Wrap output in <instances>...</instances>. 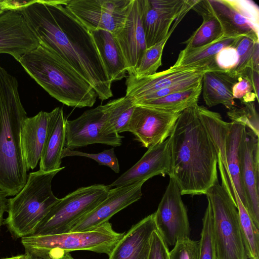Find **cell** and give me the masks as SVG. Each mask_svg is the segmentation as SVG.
I'll use <instances>...</instances> for the list:
<instances>
[{
    "label": "cell",
    "mask_w": 259,
    "mask_h": 259,
    "mask_svg": "<svg viewBox=\"0 0 259 259\" xmlns=\"http://www.w3.org/2000/svg\"><path fill=\"white\" fill-rule=\"evenodd\" d=\"M74 156L85 157L93 159L100 165L109 167L116 173H119L120 171L119 162L115 154L114 148L105 150L98 153H89L74 151L66 147L64 148L62 155V158Z\"/></svg>",
    "instance_id": "36"
},
{
    "label": "cell",
    "mask_w": 259,
    "mask_h": 259,
    "mask_svg": "<svg viewBox=\"0 0 259 259\" xmlns=\"http://www.w3.org/2000/svg\"><path fill=\"white\" fill-rule=\"evenodd\" d=\"M155 230L153 213L124 233L108 255V259H148L151 236Z\"/></svg>",
    "instance_id": "21"
},
{
    "label": "cell",
    "mask_w": 259,
    "mask_h": 259,
    "mask_svg": "<svg viewBox=\"0 0 259 259\" xmlns=\"http://www.w3.org/2000/svg\"><path fill=\"white\" fill-rule=\"evenodd\" d=\"M169 37L155 44L144 52L136 69L134 76L141 78L152 75L156 73L162 64V56L164 47Z\"/></svg>",
    "instance_id": "32"
},
{
    "label": "cell",
    "mask_w": 259,
    "mask_h": 259,
    "mask_svg": "<svg viewBox=\"0 0 259 259\" xmlns=\"http://www.w3.org/2000/svg\"><path fill=\"white\" fill-rule=\"evenodd\" d=\"M170 152L169 140L148 149L142 158L109 186L118 187L146 182L155 176L168 175Z\"/></svg>",
    "instance_id": "20"
},
{
    "label": "cell",
    "mask_w": 259,
    "mask_h": 259,
    "mask_svg": "<svg viewBox=\"0 0 259 259\" xmlns=\"http://www.w3.org/2000/svg\"><path fill=\"white\" fill-rule=\"evenodd\" d=\"M70 255V254L69 252H64L58 254L52 257L51 259H69Z\"/></svg>",
    "instance_id": "45"
},
{
    "label": "cell",
    "mask_w": 259,
    "mask_h": 259,
    "mask_svg": "<svg viewBox=\"0 0 259 259\" xmlns=\"http://www.w3.org/2000/svg\"><path fill=\"white\" fill-rule=\"evenodd\" d=\"M238 78L232 71L215 69L205 72L201 80V93L206 105L211 107L222 104L229 110L235 107L232 89Z\"/></svg>",
    "instance_id": "23"
},
{
    "label": "cell",
    "mask_w": 259,
    "mask_h": 259,
    "mask_svg": "<svg viewBox=\"0 0 259 259\" xmlns=\"http://www.w3.org/2000/svg\"><path fill=\"white\" fill-rule=\"evenodd\" d=\"M29 258H30V256L28 254L25 253L23 254H20V255H18L10 257L3 258H0V259H29Z\"/></svg>",
    "instance_id": "46"
},
{
    "label": "cell",
    "mask_w": 259,
    "mask_h": 259,
    "mask_svg": "<svg viewBox=\"0 0 259 259\" xmlns=\"http://www.w3.org/2000/svg\"><path fill=\"white\" fill-rule=\"evenodd\" d=\"M242 36L231 37L223 35L206 45L191 49L182 50L173 68H186L216 64L215 57L223 49L233 46Z\"/></svg>",
    "instance_id": "27"
},
{
    "label": "cell",
    "mask_w": 259,
    "mask_h": 259,
    "mask_svg": "<svg viewBox=\"0 0 259 259\" xmlns=\"http://www.w3.org/2000/svg\"><path fill=\"white\" fill-rule=\"evenodd\" d=\"M245 129L246 126L242 124L230 122L225 143V158L222 162L230 189L232 188L235 189L246 208V196L241 177L239 157V146Z\"/></svg>",
    "instance_id": "25"
},
{
    "label": "cell",
    "mask_w": 259,
    "mask_h": 259,
    "mask_svg": "<svg viewBox=\"0 0 259 259\" xmlns=\"http://www.w3.org/2000/svg\"><path fill=\"white\" fill-rule=\"evenodd\" d=\"M181 195L177 183L169 178L166 190L154 212L157 230L167 246H174L178 241L189 237L187 210Z\"/></svg>",
    "instance_id": "13"
},
{
    "label": "cell",
    "mask_w": 259,
    "mask_h": 259,
    "mask_svg": "<svg viewBox=\"0 0 259 259\" xmlns=\"http://www.w3.org/2000/svg\"><path fill=\"white\" fill-rule=\"evenodd\" d=\"M27 73L52 97L69 107H92L97 95L90 83L67 62L44 46L20 58Z\"/></svg>",
    "instance_id": "4"
},
{
    "label": "cell",
    "mask_w": 259,
    "mask_h": 259,
    "mask_svg": "<svg viewBox=\"0 0 259 259\" xmlns=\"http://www.w3.org/2000/svg\"><path fill=\"white\" fill-rule=\"evenodd\" d=\"M199 247L198 259H218L212 228V212L208 202L202 219Z\"/></svg>",
    "instance_id": "33"
},
{
    "label": "cell",
    "mask_w": 259,
    "mask_h": 259,
    "mask_svg": "<svg viewBox=\"0 0 259 259\" xmlns=\"http://www.w3.org/2000/svg\"><path fill=\"white\" fill-rule=\"evenodd\" d=\"M29 259H42V258H38V257H30V258Z\"/></svg>",
    "instance_id": "47"
},
{
    "label": "cell",
    "mask_w": 259,
    "mask_h": 259,
    "mask_svg": "<svg viewBox=\"0 0 259 259\" xmlns=\"http://www.w3.org/2000/svg\"><path fill=\"white\" fill-rule=\"evenodd\" d=\"M220 22L225 36H248L259 40V8L249 0H198L192 8Z\"/></svg>",
    "instance_id": "9"
},
{
    "label": "cell",
    "mask_w": 259,
    "mask_h": 259,
    "mask_svg": "<svg viewBox=\"0 0 259 259\" xmlns=\"http://www.w3.org/2000/svg\"><path fill=\"white\" fill-rule=\"evenodd\" d=\"M111 188L103 184L80 187L59 199L51 208L32 235L67 233L78 220L107 196Z\"/></svg>",
    "instance_id": "8"
},
{
    "label": "cell",
    "mask_w": 259,
    "mask_h": 259,
    "mask_svg": "<svg viewBox=\"0 0 259 259\" xmlns=\"http://www.w3.org/2000/svg\"><path fill=\"white\" fill-rule=\"evenodd\" d=\"M201 89L202 81L189 89L158 99L142 102L136 105L168 112H181L185 109L198 104Z\"/></svg>",
    "instance_id": "28"
},
{
    "label": "cell",
    "mask_w": 259,
    "mask_h": 259,
    "mask_svg": "<svg viewBox=\"0 0 259 259\" xmlns=\"http://www.w3.org/2000/svg\"><path fill=\"white\" fill-rule=\"evenodd\" d=\"M196 0H143L142 23L147 48L170 37L171 24L192 9Z\"/></svg>",
    "instance_id": "12"
},
{
    "label": "cell",
    "mask_w": 259,
    "mask_h": 259,
    "mask_svg": "<svg viewBox=\"0 0 259 259\" xmlns=\"http://www.w3.org/2000/svg\"><path fill=\"white\" fill-rule=\"evenodd\" d=\"M69 259H74V258H73L72 257V256L70 255V256H69Z\"/></svg>",
    "instance_id": "48"
},
{
    "label": "cell",
    "mask_w": 259,
    "mask_h": 259,
    "mask_svg": "<svg viewBox=\"0 0 259 259\" xmlns=\"http://www.w3.org/2000/svg\"><path fill=\"white\" fill-rule=\"evenodd\" d=\"M259 40L250 36H242L234 45L238 57L234 72L238 76L247 68H250L251 59L255 44Z\"/></svg>",
    "instance_id": "35"
},
{
    "label": "cell",
    "mask_w": 259,
    "mask_h": 259,
    "mask_svg": "<svg viewBox=\"0 0 259 259\" xmlns=\"http://www.w3.org/2000/svg\"><path fill=\"white\" fill-rule=\"evenodd\" d=\"M19 2L0 0V16L9 10H17Z\"/></svg>",
    "instance_id": "43"
},
{
    "label": "cell",
    "mask_w": 259,
    "mask_h": 259,
    "mask_svg": "<svg viewBox=\"0 0 259 259\" xmlns=\"http://www.w3.org/2000/svg\"><path fill=\"white\" fill-rule=\"evenodd\" d=\"M105 106L109 128L118 134L127 132L129 122L136 107L134 102L125 96L110 100Z\"/></svg>",
    "instance_id": "30"
},
{
    "label": "cell",
    "mask_w": 259,
    "mask_h": 259,
    "mask_svg": "<svg viewBox=\"0 0 259 259\" xmlns=\"http://www.w3.org/2000/svg\"><path fill=\"white\" fill-rule=\"evenodd\" d=\"M66 141L65 120L63 109L56 107L49 112L47 134L39 162V170L60 169Z\"/></svg>",
    "instance_id": "22"
},
{
    "label": "cell",
    "mask_w": 259,
    "mask_h": 259,
    "mask_svg": "<svg viewBox=\"0 0 259 259\" xmlns=\"http://www.w3.org/2000/svg\"><path fill=\"white\" fill-rule=\"evenodd\" d=\"M198 104L182 111L168 138L169 178L181 195L206 194L218 180V154L198 116Z\"/></svg>",
    "instance_id": "2"
},
{
    "label": "cell",
    "mask_w": 259,
    "mask_h": 259,
    "mask_svg": "<svg viewBox=\"0 0 259 259\" xmlns=\"http://www.w3.org/2000/svg\"><path fill=\"white\" fill-rule=\"evenodd\" d=\"M145 182L111 188L107 197L71 226L68 232L91 230L108 222L113 215L141 198Z\"/></svg>",
    "instance_id": "16"
},
{
    "label": "cell",
    "mask_w": 259,
    "mask_h": 259,
    "mask_svg": "<svg viewBox=\"0 0 259 259\" xmlns=\"http://www.w3.org/2000/svg\"><path fill=\"white\" fill-rule=\"evenodd\" d=\"M239 157L246 209L259 229V139L246 127L240 144Z\"/></svg>",
    "instance_id": "15"
},
{
    "label": "cell",
    "mask_w": 259,
    "mask_h": 259,
    "mask_svg": "<svg viewBox=\"0 0 259 259\" xmlns=\"http://www.w3.org/2000/svg\"><path fill=\"white\" fill-rule=\"evenodd\" d=\"M67 0L24 2L18 11L39 44L60 56L92 85L102 101L113 96L93 35L68 9Z\"/></svg>",
    "instance_id": "1"
},
{
    "label": "cell",
    "mask_w": 259,
    "mask_h": 259,
    "mask_svg": "<svg viewBox=\"0 0 259 259\" xmlns=\"http://www.w3.org/2000/svg\"><path fill=\"white\" fill-rule=\"evenodd\" d=\"M203 74L174 83L167 88L145 96L136 100L134 103L137 105L142 102L158 99L172 93L191 88L201 82Z\"/></svg>",
    "instance_id": "37"
},
{
    "label": "cell",
    "mask_w": 259,
    "mask_h": 259,
    "mask_svg": "<svg viewBox=\"0 0 259 259\" xmlns=\"http://www.w3.org/2000/svg\"><path fill=\"white\" fill-rule=\"evenodd\" d=\"M168 246L157 230L152 233L148 259H169Z\"/></svg>",
    "instance_id": "41"
},
{
    "label": "cell",
    "mask_w": 259,
    "mask_h": 259,
    "mask_svg": "<svg viewBox=\"0 0 259 259\" xmlns=\"http://www.w3.org/2000/svg\"><path fill=\"white\" fill-rule=\"evenodd\" d=\"M219 69L216 64L186 68L170 67L167 70L141 78L128 74L126 80L125 96L134 102L177 82L203 74L207 71Z\"/></svg>",
    "instance_id": "19"
},
{
    "label": "cell",
    "mask_w": 259,
    "mask_h": 259,
    "mask_svg": "<svg viewBox=\"0 0 259 259\" xmlns=\"http://www.w3.org/2000/svg\"><path fill=\"white\" fill-rule=\"evenodd\" d=\"M124 233L114 231L107 222L91 230L48 235H30L21 240L30 257L50 259L58 254L87 250L109 255Z\"/></svg>",
    "instance_id": "6"
},
{
    "label": "cell",
    "mask_w": 259,
    "mask_h": 259,
    "mask_svg": "<svg viewBox=\"0 0 259 259\" xmlns=\"http://www.w3.org/2000/svg\"><path fill=\"white\" fill-rule=\"evenodd\" d=\"M232 94L234 99H239L241 104L253 102L255 100L258 102L250 81L244 75L238 76L233 87Z\"/></svg>",
    "instance_id": "39"
},
{
    "label": "cell",
    "mask_w": 259,
    "mask_h": 259,
    "mask_svg": "<svg viewBox=\"0 0 259 259\" xmlns=\"http://www.w3.org/2000/svg\"><path fill=\"white\" fill-rule=\"evenodd\" d=\"M231 191L238 210L240 227L247 258L259 259V229L255 225L235 189L232 188Z\"/></svg>",
    "instance_id": "29"
},
{
    "label": "cell",
    "mask_w": 259,
    "mask_h": 259,
    "mask_svg": "<svg viewBox=\"0 0 259 259\" xmlns=\"http://www.w3.org/2000/svg\"><path fill=\"white\" fill-rule=\"evenodd\" d=\"M65 147L71 150L93 144L119 146L123 138L108 127L105 105L87 110L75 119L65 120Z\"/></svg>",
    "instance_id": "10"
},
{
    "label": "cell",
    "mask_w": 259,
    "mask_h": 259,
    "mask_svg": "<svg viewBox=\"0 0 259 259\" xmlns=\"http://www.w3.org/2000/svg\"><path fill=\"white\" fill-rule=\"evenodd\" d=\"M91 32L109 79L112 82L121 80L125 76L127 68L114 35L105 30Z\"/></svg>",
    "instance_id": "26"
},
{
    "label": "cell",
    "mask_w": 259,
    "mask_h": 259,
    "mask_svg": "<svg viewBox=\"0 0 259 259\" xmlns=\"http://www.w3.org/2000/svg\"><path fill=\"white\" fill-rule=\"evenodd\" d=\"M233 46L223 49L216 55L215 62L220 69L228 71L233 70L236 67L238 57Z\"/></svg>",
    "instance_id": "40"
},
{
    "label": "cell",
    "mask_w": 259,
    "mask_h": 259,
    "mask_svg": "<svg viewBox=\"0 0 259 259\" xmlns=\"http://www.w3.org/2000/svg\"><path fill=\"white\" fill-rule=\"evenodd\" d=\"M39 45L19 11L9 10L0 16V54H10L18 61Z\"/></svg>",
    "instance_id": "18"
},
{
    "label": "cell",
    "mask_w": 259,
    "mask_h": 259,
    "mask_svg": "<svg viewBox=\"0 0 259 259\" xmlns=\"http://www.w3.org/2000/svg\"><path fill=\"white\" fill-rule=\"evenodd\" d=\"M199 241L186 238L178 241L169 251V259H198Z\"/></svg>",
    "instance_id": "38"
},
{
    "label": "cell",
    "mask_w": 259,
    "mask_h": 259,
    "mask_svg": "<svg viewBox=\"0 0 259 259\" xmlns=\"http://www.w3.org/2000/svg\"><path fill=\"white\" fill-rule=\"evenodd\" d=\"M132 0H67L68 9L91 31L114 35L123 26Z\"/></svg>",
    "instance_id": "11"
},
{
    "label": "cell",
    "mask_w": 259,
    "mask_h": 259,
    "mask_svg": "<svg viewBox=\"0 0 259 259\" xmlns=\"http://www.w3.org/2000/svg\"><path fill=\"white\" fill-rule=\"evenodd\" d=\"M7 203L8 199L6 198V196L0 192V230L4 222L3 216L4 213L7 210Z\"/></svg>",
    "instance_id": "44"
},
{
    "label": "cell",
    "mask_w": 259,
    "mask_h": 259,
    "mask_svg": "<svg viewBox=\"0 0 259 259\" xmlns=\"http://www.w3.org/2000/svg\"><path fill=\"white\" fill-rule=\"evenodd\" d=\"M143 0H132L124 24L114 36L125 60L128 74H134L147 49L142 23Z\"/></svg>",
    "instance_id": "17"
},
{
    "label": "cell",
    "mask_w": 259,
    "mask_h": 259,
    "mask_svg": "<svg viewBox=\"0 0 259 259\" xmlns=\"http://www.w3.org/2000/svg\"><path fill=\"white\" fill-rule=\"evenodd\" d=\"M181 112L136 105L127 132L132 133L142 146L148 149L169 137Z\"/></svg>",
    "instance_id": "14"
},
{
    "label": "cell",
    "mask_w": 259,
    "mask_h": 259,
    "mask_svg": "<svg viewBox=\"0 0 259 259\" xmlns=\"http://www.w3.org/2000/svg\"><path fill=\"white\" fill-rule=\"evenodd\" d=\"M241 75H244L249 79L253 87V92L257 99L258 100L259 72L251 68H247L242 74L239 76Z\"/></svg>",
    "instance_id": "42"
},
{
    "label": "cell",
    "mask_w": 259,
    "mask_h": 259,
    "mask_svg": "<svg viewBox=\"0 0 259 259\" xmlns=\"http://www.w3.org/2000/svg\"><path fill=\"white\" fill-rule=\"evenodd\" d=\"M26 117L17 80L0 65V192L6 196L16 195L27 180L21 145Z\"/></svg>",
    "instance_id": "3"
},
{
    "label": "cell",
    "mask_w": 259,
    "mask_h": 259,
    "mask_svg": "<svg viewBox=\"0 0 259 259\" xmlns=\"http://www.w3.org/2000/svg\"><path fill=\"white\" fill-rule=\"evenodd\" d=\"M49 112L40 111L31 117H26L21 131V145L27 170L33 169L40 160L45 143Z\"/></svg>",
    "instance_id": "24"
},
{
    "label": "cell",
    "mask_w": 259,
    "mask_h": 259,
    "mask_svg": "<svg viewBox=\"0 0 259 259\" xmlns=\"http://www.w3.org/2000/svg\"><path fill=\"white\" fill-rule=\"evenodd\" d=\"M65 167L52 171L30 172L23 188L8 199V216L4 221L15 239L32 235L42 220L59 198L52 190L54 177Z\"/></svg>",
    "instance_id": "5"
},
{
    "label": "cell",
    "mask_w": 259,
    "mask_h": 259,
    "mask_svg": "<svg viewBox=\"0 0 259 259\" xmlns=\"http://www.w3.org/2000/svg\"><path fill=\"white\" fill-rule=\"evenodd\" d=\"M198 14L202 17V23L187 40L183 42L186 45V49H195L206 45L224 35L222 27L214 16L204 12Z\"/></svg>",
    "instance_id": "31"
},
{
    "label": "cell",
    "mask_w": 259,
    "mask_h": 259,
    "mask_svg": "<svg viewBox=\"0 0 259 259\" xmlns=\"http://www.w3.org/2000/svg\"><path fill=\"white\" fill-rule=\"evenodd\" d=\"M244 106L239 108L234 107L227 112L231 122L244 125L257 136H259L258 114L253 102L242 104Z\"/></svg>",
    "instance_id": "34"
},
{
    "label": "cell",
    "mask_w": 259,
    "mask_h": 259,
    "mask_svg": "<svg viewBox=\"0 0 259 259\" xmlns=\"http://www.w3.org/2000/svg\"><path fill=\"white\" fill-rule=\"evenodd\" d=\"M217 180L206 194L212 212V228L218 259H247L235 201L226 174L220 170Z\"/></svg>",
    "instance_id": "7"
}]
</instances>
